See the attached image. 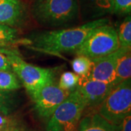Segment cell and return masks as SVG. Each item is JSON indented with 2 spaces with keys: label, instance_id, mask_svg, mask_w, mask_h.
Here are the masks:
<instances>
[{
  "label": "cell",
  "instance_id": "obj_17",
  "mask_svg": "<svg viewBox=\"0 0 131 131\" xmlns=\"http://www.w3.org/2000/svg\"><path fill=\"white\" fill-rule=\"evenodd\" d=\"M75 74L80 77H88L92 68L91 58L83 56H77L71 62Z\"/></svg>",
  "mask_w": 131,
  "mask_h": 131
},
{
  "label": "cell",
  "instance_id": "obj_1",
  "mask_svg": "<svg viewBox=\"0 0 131 131\" xmlns=\"http://www.w3.org/2000/svg\"><path fill=\"white\" fill-rule=\"evenodd\" d=\"M108 24V18H103L79 26L41 31L31 34L27 41L32 48L46 53L58 55L75 52L94 28Z\"/></svg>",
  "mask_w": 131,
  "mask_h": 131
},
{
  "label": "cell",
  "instance_id": "obj_16",
  "mask_svg": "<svg viewBox=\"0 0 131 131\" xmlns=\"http://www.w3.org/2000/svg\"><path fill=\"white\" fill-rule=\"evenodd\" d=\"M17 28L0 24V48L9 47L18 42Z\"/></svg>",
  "mask_w": 131,
  "mask_h": 131
},
{
  "label": "cell",
  "instance_id": "obj_7",
  "mask_svg": "<svg viewBox=\"0 0 131 131\" xmlns=\"http://www.w3.org/2000/svg\"><path fill=\"white\" fill-rule=\"evenodd\" d=\"M71 93L70 91L60 88L54 82L43 87L31 98L38 114L43 118H49Z\"/></svg>",
  "mask_w": 131,
  "mask_h": 131
},
{
  "label": "cell",
  "instance_id": "obj_11",
  "mask_svg": "<svg viewBox=\"0 0 131 131\" xmlns=\"http://www.w3.org/2000/svg\"><path fill=\"white\" fill-rule=\"evenodd\" d=\"M26 18V9L20 0H0V24L20 27Z\"/></svg>",
  "mask_w": 131,
  "mask_h": 131
},
{
  "label": "cell",
  "instance_id": "obj_12",
  "mask_svg": "<svg viewBox=\"0 0 131 131\" xmlns=\"http://www.w3.org/2000/svg\"><path fill=\"white\" fill-rule=\"evenodd\" d=\"M77 131H114V129L98 113L91 112L80 119Z\"/></svg>",
  "mask_w": 131,
  "mask_h": 131
},
{
  "label": "cell",
  "instance_id": "obj_10",
  "mask_svg": "<svg viewBox=\"0 0 131 131\" xmlns=\"http://www.w3.org/2000/svg\"><path fill=\"white\" fill-rule=\"evenodd\" d=\"M114 0H77L80 20L84 23L113 14Z\"/></svg>",
  "mask_w": 131,
  "mask_h": 131
},
{
  "label": "cell",
  "instance_id": "obj_9",
  "mask_svg": "<svg viewBox=\"0 0 131 131\" xmlns=\"http://www.w3.org/2000/svg\"><path fill=\"white\" fill-rule=\"evenodd\" d=\"M128 50L131 49L119 47L117 50L108 55L91 58L92 68L88 77L115 84V72L118 59Z\"/></svg>",
  "mask_w": 131,
  "mask_h": 131
},
{
  "label": "cell",
  "instance_id": "obj_8",
  "mask_svg": "<svg viewBox=\"0 0 131 131\" xmlns=\"http://www.w3.org/2000/svg\"><path fill=\"white\" fill-rule=\"evenodd\" d=\"M115 86L114 83L104 82L88 77H80L77 90L84 98L87 108L98 107Z\"/></svg>",
  "mask_w": 131,
  "mask_h": 131
},
{
  "label": "cell",
  "instance_id": "obj_14",
  "mask_svg": "<svg viewBox=\"0 0 131 131\" xmlns=\"http://www.w3.org/2000/svg\"><path fill=\"white\" fill-rule=\"evenodd\" d=\"M18 77L11 71L0 70V92L13 91L20 88Z\"/></svg>",
  "mask_w": 131,
  "mask_h": 131
},
{
  "label": "cell",
  "instance_id": "obj_6",
  "mask_svg": "<svg viewBox=\"0 0 131 131\" xmlns=\"http://www.w3.org/2000/svg\"><path fill=\"white\" fill-rule=\"evenodd\" d=\"M119 47L117 30L108 24L94 28L75 53L94 58L112 53Z\"/></svg>",
  "mask_w": 131,
  "mask_h": 131
},
{
  "label": "cell",
  "instance_id": "obj_23",
  "mask_svg": "<svg viewBox=\"0 0 131 131\" xmlns=\"http://www.w3.org/2000/svg\"><path fill=\"white\" fill-rule=\"evenodd\" d=\"M7 131H26V130H23V129H21V128L18 127H16L15 125H14V126L11 127H10Z\"/></svg>",
  "mask_w": 131,
  "mask_h": 131
},
{
  "label": "cell",
  "instance_id": "obj_3",
  "mask_svg": "<svg viewBox=\"0 0 131 131\" xmlns=\"http://www.w3.org/2000/svg\"><path fill=\"white\" fill-rule=\"evenodd\" d=\"M11 69L31 97L45 86L55 82L56 72L52 69L42 68L26 62L15 51L3 49Z\"/></svg>",
  "mask_w": 131,
  "mask_h": 131
},
{
  "label": "cell",
  "instance_id": "obj_5",
  "mask_svg": "<svg viewBox=\"0 0 131 131\" xmlns=\"http://www.w3.org/2000/svg\"><path fill=\"white\" fill-rule=\"evenodd\" d=\"M98 114L116 125L131 114V80L117 84L98 106Z\"/></svg>",
  "mask_w": 131,
  "mask_h": 131
},
{
  "label": "cell",
  "instance_id": "obj_15",
  "mask_svg": "<svg viewBox=\"0 0 131 131\" xmlns=\"http://www.w3.org/2000/svg\"><path fill=\"white\" fill-rule=\"evenodd\" d=\"M119 47L131 49V17L127 15L117 31Z\"/></svg>",
  "mask_w": 131,
  "mask_h": 131
},
{
  "label": "cell",
  "instance_id": "obj_20",
  "mask_svg": "<svg viewBox=\"0 0 131 131\" xmlns=\"http://www.w3.org/2000/svg\"><path fill=\"white\" fill-rule=\"evenodd\" d=\"M12 108V101L7 94L0 92V112L7 115Z\"/></svg>",
  "mask_w": 131,
  "mask_h": 131
},
{
  "label": "cell",
  "instance_id": "obj_2",
  "mask_svg": "<svg viewBox=\"0 0 131 131\" xmlns=\"http://www.w3.org/2000/svg\"><path fill=\"white\" fill-rule=\"evenodd\" d=\"M31 14L37 24L47 28L68 26L80 20L77 0H34Z\"/></svg>",
  "mask_w": 131,
  "mask_h": 131
},
{
  "label": "cell",
  "instance_id": "obj_22",
  "mask_svg": "<svg viewBox=\"0 0 131 131\" xmlns=\"http://www.w3.org/2000/svg\"><path fill=\"white\" fill-rule=\"evenodd\" d=\"M0 70L12 71L8 58L2 48H0Z\"/></svg>",
  "mask_w": 131,
  "mask_h": 131
},
{
  "label": "cell",
  "instance_id": "obj_4",
  "mask_svg": "<svg viewBox=\"0 0 131 131\" xmlns=\"http://www.w3.org/2000/svg\"><path fill=\"white\" fill-rule=\"evenodd\" d=\"M85 109L84 98L78 90H75L52 114L46 131H77Z\"/></svg>",
  "mask_w": 131,
  "mask_h": 131
},
{
  "label": "cell",
  "instance_id": "obj_21",
  "mask_svg": "<svg viewBox=\"0 0 131 131\" xmlns=\"http://www.w3.org/2000/svg\"><path fill=\"white\" fill-rule=\"evenodd\" d=\"M114 131H131V114L124 118L121 122L114 125Z\"/></svg>",
  "mask_w": 131,
  "mask_h": 131
},
{
  "label": "cell",
  "instance_id": "obj_13",
  "mask_svg": "<svg viewBox=\"0 0 131 131\" xmlns=\"http://www.w3.org/2000/svg\"><path fill=\"white\" fill-rule=\"evenodd\" d=\"M115 76L114 83L116 85L125 80L130 79L131 50H127L118 59Z\"/></svg>",
  "mask_w": 131,
  "mask_h": 131
},
{
  "label": "cell",
  "instance_id": "obj_18",
  "mask_svg": "<svg viewBox=\"0 0 131 131\" xmlns=\"http://www.w3.org/2000/svg\"><path fill=\"white\" fill-rule=\"evenodd\" d=\"M80 76L75 74L74 72L66 71L63 73L61 76L58 85L61 89L73 92L77 89L79 83Z\"/></svg>",
  "mask_w": 131,
  "mask_h": 131
},
{
  "label": "cell",
  "instance_id": "obj_19",
  "mask_svg": "<svg viewBox=\"0 0 131 131\" xmlns=\"http://www.w3.org/2000/svg\"><path fill=\"white\" fill-rule=\"evenodd\" d=\"M113 13L119 15L130 14L131 0H114Z\"/></svg>",
  "mask_w": 131,
  "mask_h": 131
}]
</instances>
